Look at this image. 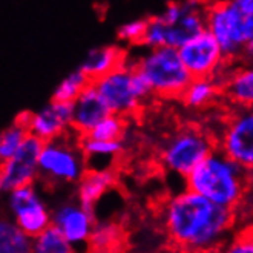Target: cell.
Instances as JSON below:
<instances>
[{
  "instance_id": "1",
  "label": "cell",
  "mask_w": 253,
  "mask_h": 253,
  "mask_svg": "<svg viewBox=\"0 0 253 253\" xmlns=\"http://www.w3.org/2000/svg\"><path fill=\"white\" fill-rule=\"evenodd\" d=\"M160 219L173 247L186 252H212L227 246L235 209L184 187L163 201Z\"/></svg>"
},
{
  "instance_id": "2",
  "label": "cell",
  "mask_w": 253,
  "mask_h": 253,
  "mask_svg": "<svg viewBox=\"0 0 253 253\" xmlns=\"http://www.w3.org/2000/svg\"><path fill=\"white\" fill-rule=\"evenodd\" d=\"M250 183V170L230 158L221 147H215L184 178V187L230 209L241 203Z\"/></svg>"
},
{
  "instance_id": "3",
  "label": "cell",
  "mask_w": 253,
  "mask_h": 253,
  "mask_svg": "<svg viewBox=\"0 0 253 253\" xmlns=\"http://www.w3.org/2000/svg\"><path fill=\"white\" fill-rule=\"evenodd\" d=\"M143 48V52H127L126 63L135 68L144 77L152 89L154 97L180 100L193 77L186 68L178 48Z\"/></svg>"
},
{
  "instance_id": "4",
  "label": "cell",
  "mask_w": 253,
  "mask_h": 253,
  "mask_svg": "<svg viewBox=\"0 0 253 253\" xmlns=\"http://www.w3.org/2000/svg\"><path fill=\"white\" fill-rule=\"evenodd\" d=\"M207 29L227 60L238 62L244 44L253 40V0H212L207 6Z\"/></svg>"
},
{
  "instance_id": "5",
  "label": "cell",
  "mask_w": 253,
  "mask_h": 253,
  "mask_svg": "<svg viewBox=\"0 0 253 253\" xmlns=\"http://www.w3.org/2000/svg\"><path fill=\"white\" fill-rule=\"evenodd\" d=\"M80 137L72 129L43 143L39 158V181L48 186L77 184L87 172Z\"/></svg>"
},
{
  "instance_id": "6",
  "label": "cell",
  "mask_w": 253,
  "mask_h": 253,
  "mask_svg": "<svg viewBox=\"0 0 253 253\" xmlns=\"http://www.w3.org/2000/svg\"><path fill=\"white\" fill-rule=\"evenodd\" d=\"M218 141L198 126H183L163 141L158 161L169 173L184 178L209 155Z\"/></svg>"
},
{
  "instance_id": "7",
  "label": "cell",
  "mask_w": 253,
  "mask_h": 253,
  "mask_svg": "<svg viewBox=\"0 0 253 253\" xmlns=\"http://www.w3.org/2000/svg\"><path fill=\"white\" fill-rule=\"evenodd\" d=\"M94 83L111 112L126 118L138 114L144 103L154 97L152 89L144 77L127 63L100 77Z\"/></svg>"
},
{
  "instance_id": "8",
  "label": "cell",
  "mask_w": 253,
  "mask_h": 253,
  "mask_svg": "<svg viewBox=\"0 0 253 253\" xmlns=\"http://www.w3.org/2000/svg\"><path fill=\"white\" fill-rule=\"evenodd\" d=\"M207 0H186L184 12L170 25L163 23L157 16L151 17L141 46L180 48L187 40L207 29Z\"/></svg>"
},
{
  "instance_id": "9",
  "label": "cell",
  "mask_w": 253,
  "mask_h": 253,
  "mask_svg": "<svg viewBox=\"0 0 253 253\" xmlns=\"http://www.w3.org/2000/svg\"><path fill=\"white\" fill-rule=\"evenodd\" d=\"M6 211L9 218L33 238L52 224V211L36 183L6 192Z\"/></svg>"
},
{
  "instance_id": "10",
  "label": "cell",
  "mask_w": 253,
  "mask_h": 253,
  "mask_svg": "<svg viewBox=\"0 0 253 253\" xmlns=\"http://www.w3.org/2000/svg\"><path fill=\"white\" fill-rule=\"evenodd\" d=\"M178 51L193 79L218 77L229 63H233L227 60L219 42L209 29H204L203 33L187 40L178 48Z\"/></svg>"
},
{
  "instance_id": "11",
  "label": "cell",
  "mask_w": 253,
  "mask_h": 253,
  "mask_svg": "<svg viewBox=\"0 0 253 253\" xmlns=\"http://www.w3.org/2000/svg\"><path fill=\"white\" fill-rule=\"evenodd\" d=\"M216 141L230 158L253 170V108H235Z\"/></svg>"
},
{
  "instance_id": "12",
  "label": "cell",
  "mask_w": 253,
  "mask_h": 253,
  "mask_svg": "<svg viewBox=\"0 0 253 253\" xmlns=\"http://www.w3.org/2000/svg\"><path fill=\"white\" fill-rule=\"evenodd\" d=\"M43 143V140L29 133L19 151L11 158L2 161V168H0L2 192L6 193L39 181V158Z\"/></svg>"
},
{
  "instance_id": "13",
  "label": "cell",
  "mask_w": 253,
  "mask_h": 253,
  "mask_svg": "<svg viewBox=\"0 0 253 253\" xmlns=\"http://www.w3.org/2000/svg\"><path fill=\"white\" fill-rule=\"evenodd\" d=\"M52 224L60 230L74 249L89 246L97 224L95 212L79 200H69L52 209Z\"/></svg>"
},
{
  "instance_id": "14",
  "label": "cell",
  "mask_w": 253,
  "mask_h": 253,
  "mask_svg": "<svg viewBox=\"0 0 253 253\" xmlns=\"http://www.w3.org/2000/svg\"><path fill=\"white\" fill-rule=\"evenodd\" d=\"M72 101H60L52 98L46 106H43L37 112H33L28 130L43 141L62 137L63 133L72 129Z\"/></svg>"
},
{
  "instance_id": "15",
  "label": "cell",
  "mask_w": 253,
  "mask_h": 253,
  "mask_svg": "<svg viewBox=\"0 0 253 253\" xmlns=\"http://www.w3.org/2000/svg\"><path fill=\"white\" fill-rule=\"evenodd\" d=\"M72 103V130L77 132L79 135H87L103 118L111 114L109 106L106 105L94 82L89 83Z\"/></svg>"
},
{
  "instance_id": "16",
  "label": "cell",
  "mask_w": 253,
  "mask_h": 253,
  "mask_svg": "<svg viewBox=\"0 0 253 253\" xmlns=\"http://www.w3.org/2000/svg\"><path fill=\"white\" fill-rule=\"evenodd\" d=\"M222 95L233 108H253V63L229 66L216 77Z\"/></svg>"
},
{
  "instance_id": "17",
  "label": "cell",
  "mask_w": 253,
  "mask_h": 253,
  "mask_svg": "<svg viewBox=\"0 0 253 253\" xmlns=\"http://www.w3.org/2000/svg\"><path fill=\"white\" fill-rule=\"evenodd\" d=\"M115 184L117 173L112 169H87L77 183L76 198L87 209L95 211V206L115 187Z\"/></svg>"
},
{
  "instance_id": "18",
  "label": "cell",
  "mask_w": 253,
  "mask_h": 253,
  "mask_svg": "<svg viewBox=\"0 0 253 253\" xmlns=\"http://www.w3.org/2000/svg\"><path fill=\"white\" fill-rule=\"evenodd\" d=\"M127 52L118 44H108V46L95 48L87 52L80 69L91 79V82L98 80L114 69L126 63Z\"/></svg>"
},
{
  "instance_id": "19",
  "label": "cell",
  "mask_w": 253,
  "mask_h": 253,
  "mask_svg": "<svg viewBox=\"0 0 253 253\" xmlns=\"http://www.w3.org/2000/svg\"><path fill=\"white\" fill-rule=\"evenodd\" d=\"M80 144L87 160V169H112L114 161L125 151L123 140H98L82 135Z\"/></svg>"
},
{
  "instance_id": "20",
  "label": "cell",
  "mask_w": 253,
  "mask_h": 253,
  "mask_svg": "<svg viewBox=\"0 0 253 253\" xmlns=\"http://www.w3.org/2000/svg\"><path fill=\"white\" fill-rule=\"evenodd\" d=\"M222 94V86L216 77H195L184 89L180 97L187 109H206L218 100Z\"/></svg>"
},
{
  "instance_id": "21",
  "label": "cell",
  "mask_w": 253,
  "mask_h": 253,
  "mask_svg": "<svg viewBox=\"0 0 253 253\" xmlns=\"http://www.w3.org/2000/svg\"><path fill=\"white\" fill-rule=\"evenodd\" d=\"M34 238L28 235L12 218L0 221V252L2 253H29L33 252Z\"/></svg>"
},
{
  "instance_id": "22",
  "label": "cell",
  "mask_w": 253,
  "mask_h": 253,
  "mask_svg": "<svg viewBox=\"0 0 253 253\" xmlns=\"http://www.w3.org/2000/svg\"><path fill=\"white\" fill-rule=\"evenodd\" d=\"M125 240V233L118 222L100 221L95 224L89 247L95 252H111L120 249Z\"/></svg>"
},
{
  "instance_id": "23",
  "label": "cell",
  "mask_w": 253,
  "mask_h": 253,
  "mask_svg": "<svg viewBox=\"0 0 253 253\" xmlns=\"http://www.w3.org/2000/svg\"><path fill=\"white\" fill-rule=\"evenodd\" d=\"M74 250L76 249L54 224L34 236L33 252L36 253H71Z\"/></svg>"
},
{
  "instance_id": "24",
  "label": "cell",
  "mask_w": 253,
  "mask_h": 253,
  "mask_svg": "<svg viewBox=\"0 0 253 253\" xmlns=\"http://www.w3.org/2000/svg\"><path fill=\"white\" fill-rule=\"evenodd\" d=\"M89 83H91V79L79 68L76 71L69 72L68 76L55 86L52 92V98L60 100V101H74L83 92V89Z\"/></svg>"
},
{
  "instance_id": "25",
  "label": "cell",
  "mask_w": 253,
  "mask_h": 253,
  "mask_svg": "<svg viewBox=\"0 0 253 253\" xmlns=\"http://www.w3.org/2000/svg\"><path fill=\"white\" fill-rule=\"evenodd\" d=\"M28 135H29L28 127L17 123L16 120L11 125H8L2 130V133H0V160L5 161L11 158L22 147Z\"/></svg>"
},
{
  "instance_id": "26",
  "label": "cell",
  "mask_w": 253,
  "mask_h": 253,
  "mask_svg": "<svg viewBox=\"0 0 253 253\" xmlns=\"http://www.w3.org/2000/svg\"><path fill=\"white\" fill-rule=\"evenodd\" d=\"M126 129H127V118L111 112L87 135L98 140H123Z\"/></svg>"
},
{
  "instance_id": "27",
  "label": "cell",
  "mask_w": 253,
  "mask_h": 253,
  "mask_svg": "<svg viewBox=\"0 0 253 253\" xmlns=\"http://www.w3.org/2000/svg\"><path fill=\"white\" fill-rule=\"evenodd\" d=\"M147 23L149 19H133L123 23L117 31L118 40L129 46H141L147 31Z\"/></svg>"
},
{
  "instance_id": "28",
  "label": "cell",
  "mask_w": 253,
  "mask_h": 253,
  "mask_svg": "<svg viewBox=\"0 0 253 253\" xmlns=\"http://www.w3.org/2000/svg\"><path fill=\"white\" fill-rule=\"evenodd\" d=\"M226 250L230 253H253V229L235 236L230 243H227Z\"/></svg>"
},
{
  "instance_id": "29",
  "label": "cell",
  "mask_w": 253,
  "mask_h": 253,
  "mask_svg": "<svg viewBox=\"0 0 253 253\" xmlns=\"http://www.w3.org/2000/svg\"><path fill=\"white\" fill-rule=\"evenodd\" d=\"M240 62H244V63H253V40H250V42H247V43L244 44Z\"/></svg>"
},
{
  "instance_id": "30",
  "label": "cell",
  "mask_w": 253,
  "mask_h": 253,
  "mask_svg": "<svg viewBox=\"0 0 253 253\" xmlns=\"http://www.w3.org/2000/svg\"><path fill=\"white\" fill-rule=\"evenodd\" d=\"M250 176H252V183H253V170H250Z\"/></svg>"
}]
</instances>
